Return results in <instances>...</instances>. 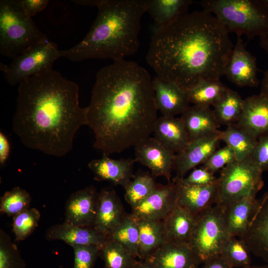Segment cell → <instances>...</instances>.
<instances>
[{"label":"cell","mask_w":268,"mask_h":268,"mask_svg":"<svg viewBox=\"0 0 268 268\" xmlns=\"http://www.w3.org/2000/svg\"><path fill=\"white\" fill-rule=\"evenodd\" d=\"M86 108L93 146L103 155L135 147L150 137L158 118L150 74L126 60L104 67L96 74Z\"/></svg>","instance_id":"cell-1"},{"label":"cell","mask_w":268,"mask_h":268,"mask_svg":"<svg viewBox=\"0 0 268 268\" xmlns=\"http://www.w3.org/2000/svg\"><path fill=\"white\" fill-rule=\"evenodd\" d=\"M226 28L204 9L154 30L146 55L156 76L186 91L201 80L224 75L233 45Z\"/></svg>","instance_id":"cell-2"},{"label":"cell","mask_w":268,"mask_h":268,"mask_svg":"<svg viewBox=\"0 0 268 268\" xmlns=\"http://www.w3.org/2000/svg\"><path fill=\"white\" fill-rule=\"evenodd\" d=\"M79 91L76 82L54 69L20 84L12 129L22 143L56 157L68 153L77 131L87 126Z\"/></svg>","instance_id":"cell-3"},{"label":"cell","mask_w":268,"mask_h":268,"mask_svg":"<svg viewBox=\"0 0 268 268\" xmlns=\"http://www.w3.org/2000/svg\"><path fill=\"white\" fill-rule=\"evenodd\" d=\"M96 6L98 12L88 32L73 47L61 50V58L72 62L89 59L126 60L139 47L141 21L147 0H73Z\"/></svg>","instance_id":"cell-4"},{"label":"cell","mask_w":268,"mask_h":268,"mask_svg":"<svg viewBox=\"0 0 268 268\" xmlns=\"http://www.w3.org/2000/svg\"><path fill=\"white\" fill-rule=\"evenodd\" d=\"M200 3L237 36L244 35L250 40L268 34V6L263 0H204Z\"/></svg>","instance_id":"cell-5"},{"label":"cell","mask_w":268,"mask_h":268,"mask_svg":"<svg viewBox=\"0 0 268 268\" xmlns=\"http://www.w3.org/2000/svg\"><path fill=\"white\" fill-rule=\"evenodd\" d=\"M19 0H0V53L12 59L47 40Z\"/></svg>","instance_id":"cell-6"},{"label":"cell","mask_w":268,"mask_h":268,"mask_svg":"<svg viewBox=\"0 0 268 268\" xmlns=\"http://www.w3.org/2000/svg\"><path fill=\"white\" fill-rule=\"evenodd\" d=\"M263 172L249 157L235 160L220 171L215 205L224 210L250 195H257L264 186Z\"/></svg>","instance_id":"cell-7"},{"label":"cell","mask_w":268,"mask_h":268,"mask_svg":"<svg viewBox=\"0 0 268 268\" xmlns=\"http://www.w3.org/2000/svg\"><path fill=\"white\" fill-rule=\"evenodd\" d=\"M231 236L224 211L214 205L197 216L195 227L189 243L200 263L220 255Z\"/></svg>","instance_id":"cell-8"},{"label":"cell","mask_w":268,"mask_h":268,"mask_svg":"<svg viewBox=\"0 0 268 268\" xmlns=\"http://www.w3.org/2000/svg\"><path fill=\"white\" fill-rule=\"evenodd\" d=\"M60 51L55 43L48 39L13 59L9 65L0 63V70L9 84L19 85L31 77L52 70L55 62L61 58Z\"/></svg>","instance_id":"cell-9"},{"label":"cell","mask_w":268,"mask_h":268,"mask_svg":"<svg viewBox=\"0 0 268 268\" xmlns=\"http://www.w3.org/2000/svg\"><path fill=\"white\" fill-rule=\"evenodd\" d=\"M134 147L135 162L148 168L154 177H164L171 182L176 153L155 137H149Z\"/></svg>","instance_id":"cell-10"},{"label":"cell","mask_w":268,"mask_h":268,"mask_svg":"<svg viewBox=\"0 0 268 268\" xmlns=\"http://www.w3.org/2000/svg\"><path fill=\"white\" fill-rule=\"evenodd\" d=\"M175 182L157 184L152 192L141 203L132 208L131 214L136 219L163 220L176 207Z\"/></svg>","instance_id":"cell-11"},{"label":"cell","mask_w":268,"mask_h":268,"mask_svg":"<svg viewBox=\"0 0 268 268\" xmlns=\"http://www.w3.org/2000/svg\"><path fill=\"white\" fill-rule=\"evenodd\" d=\"M224 75L240 87H257L259 84L255 57L247 49L241 37L237 36Z\"/></svg>","instance_id":"cell-12"},{"label":"cell","mask_w":268,"mask_h":268,"mask_svg":"<svg viewBox=\"0 0 268 268\" xmlns=\"http://www.w3.org/2000/svg\"><path fill=\"white\" fill-rule=\"evenodd\" d=\"M99 194L93 186L71 194L65 204V222L76 226L93 227Z\"/></svg>","instance_id":"cell-13"},{"label":"cell","mask_w":268,"mask_h":268,"mask_svg":"<svg viewBox=\"0 0 268 268\" xmlns=\"http://www.w3.org/2000/svg\"><path fill=\"white\" fill-rule=\"evenodd\" d=\"M220 132L190 141L183 151L176 154L175 178H184L190 170L205 162L217 149L221 141Z\"/></svg>","instance_id":"cell-14"},{"label":"cell","mask_w":268,"mask_h":268,"mask_svg":"<svg viewBox=\"0 0 268 268\" xmlns=\"http://www.w3.org/2000/svg\"><path fill=\"white\" fill-rule=\"evenodd\" d=\"M247 245L251 253L268 264V192L259 199L245 233L240 237Z\"/></svg>","instance_id":"cell-15"},{"label":"cell","mask_w":268,"mask_h":268,"mask_svg":"<svg viewBox=\"0 0 268 268\" xmlns=\"http://www.w3.org/2000/svg\"><path fill=\"white\" fill-rule=\"evenodd\" d=\"M177 204L195 216L215 205L218 193L217 183L208 186H195L184 183L174 178Z\"/></svg>","instance_id":"cell-16"},{"label":"cell","mask_w":268,"mask_h":268,"mask_svg":"<svg viewBox=\"0 0 268 268\" xmlns=\"http://www.w3.org/2000/svg\"><path fill=\"white\" fill-rule=\"evenodd\" d=\"M153 268H197L201 264L187 244L165 242L145 259Z\"/></svg>","instance_id":"cell-17"},{"label":"cell","mask_w":268,"mask_h":268,"mask_svg":"<svg viewBox=\"0 0 268 268\" xmlns=\"http://www.w3.org/2000/svg\"><path fill=\"white\" fill-rule=\"evenodd\" d=\"M152 86L157 109L162 116L175 117L189 106L187 91L177 84L156 76Z\"/></svg>","instance_id":"cell-18"},{"label":"cell","mask_w":268,"mask_h":268,"mask_svg":"<svg viewBox=\"0 0 268 268\" xmlns=\"http://www.w3.org/2000/svg\"><path fill=\"white\" fill-rule=\"evenodd\" d=\"M126 214L115 191L112 188H104L99 192L93 227L109 238Z\"/></svg>","instance_id":"cell-19"},{"label":"cell","mask_w":268,"mask_h":268,"mask_svg":"<svg viewBox=\"0 0 268 268\" xmlns=\"http://www.w3.org/2000/svg\"><path fill=\"white\" fill-rule=\"evenodd\" d=\"M135 162L134 159L131 158L113 159L103 155L101 158L89 162L88 167L96 181H109L125 188L134 176L133 167Z\"/></svg>","instance_id":"cell-20"},{"label":"cell","mask_w":268,"mask_h":268,"mask_svg":"<svg viewBox=\"0 0 268 268\" xmlns=\"http://www.w3.org/2000/svg\"><path fill=\"white\" fill-rule=\"evenodd\" d=\"M237 124L257 139L268 134V99L260 93L244 99Z\"/></svg>","instance_id":"cell-21"},{"label":"cell","mask_w":268,"mask_h":268,"mask_svg":"<svg viewBox=\"0 0 268 268\" xmlns=\"http://www.w3.org/2000/svg\"><path fill=\"white\" fill-rule=\"evenodd\" d=\"M45 237L49 241L62 240L71 247L83 245L102 247L109 239L93 227L73 225L65 222L50 227Z\"/></svg>","instance_id":"cell-22"},{"label":"cell","mask_w":268,"mask_h":268,"mask_svg":"<svg viewBox=\"0 0 268 268\" xmlns=\"http://www.w3.org/2000/svg\"><path fill=\"white\" fill-rule=\"evenodd\" d=\"M190 141L218 132L220 124L210 107L189 106L180 117Z\"/></svg>","instance_id":"cell-23"},{"label":"cell","mask_w":268,"mask_h":268,"mask_svg":"<svg viewBox=\"0 0 268 268\" xmlns=\"http://www.w3.org/2000/svg\"><path fill=\"white\" fill-rule=\"evenodd\" d=\"M153 133L156 139L176 154L183 151L190 142L180 118L164 116L158 118Z\"/></svg>","instance_id":"cell-24"},{"label":"cell","mask_w":268,"mask_h":268,"mask_svg":"<svg viewBox=\"0 0 268 268\" xmlns=\"http://www.w3.org/2000/svg\"><path fill=\"white\" fill-rule=\"evenodd\" d=\"M196 219L197 216L177 205L162 220L166 242L189 244Z\"/></svg>","instance_id":"cell-25"},{"label":"cell","mask_w":268,"mask_h":268,"mask_svg":"<svg viewBox=\"0 0 268 268\" xmlns=\"http://www.w3.org/2000/svg\"><path fill=\"white\" fill-rule=\"evenodd\" d=\"M259 200L250 195L236 202L224 211L228 231L231 236L241 237L247 230L257 209Z\"/></svg>","instance_id":"cell-26"},{"label":"cell","mask_w":268,"mask_h":268,"mask_svg":"<svg viewBox=\"0 0 268 268\" xmlns=\"http://www.w3.org/2000/svg\"><path fill=\"white\" fill-rule=\"evenodd\" d=\"M191 0H147L146 12L152 19L155 30L166 27L188 13Z\"/></svg>","instance_id":"cell-27"},{"label":"cell","mask_w":268,"mask_h":268,"mask_svg":"<svg viewBox=\"0 0 268 268\" xmlns=\"http://www.w3.org/2000/svg\"><path fill=\"white\" fill-rule=\"evenodd\" d=\"M139 229L138 258L145 260L166 242L162 221L137 220Z\"/></svg>","instance_id":"cell-28"},{"label":"cell","mask_w":268,"mask_h":268,"mask_svg":"<svg viewBox=\"0 0 268 268\" xmlns=\"http://www.w3.org/2000/svg\"><path fill=\"white\" fill-rule=\"evenodd\" d=\"M220 138L233 150L237 161L250 157L258 140L237 123L228 126L220 131Z\"/></svg>","instance_id":"cell-29"},{"label":"cell","mask_w":268,"mask_h":268,"mask_svg":"<svg viewBox=\"0 0 268 268\" xmlns=\"http://www.w3.org/2000/svg\"><path fill=\"white\" fill-rule=\"evenodd\" d=\"M228 88L220 80H201L187 91L190 103L194 105L213 106Z\"/></svg>","instance_id":"cell-30"},{"label":"cell","mask_w":268,"mask_h":268,"mask_svg":"<svg viewBox=\"0 0 268 268\" xmlns=\"http://www.w3.org/2000/svg\"><path fill=\"white\" fill-rule=\"evenodd\" d=\"M243 103L244 99L237 92L228 88L213 106L219 124L226 127L236 124L240 117Z\"/></svg>","instance_id":"cell-31"},{"label":"cell","mask_w":268,"mask_h":268,"mask_svg":"<svg viewBox=\"0 0 268 268\" xmlns=\"http://www.w3.org/2000/svg\"><path fill=\"white\" fill-rule=\"evenodd\" d=\"M109 238L115 241L138 258L139 229L137 219L127 214L110 234Z\"/></svg>","instance_id":"cell-32"},{"label":"cell","mask_w":268,"mask_h":268,"mask_svg":"<svg viewBox=\"0 0 268 268\" xmlns=\"http://www.w3.org/2000/svg\"><path fill=\"white\" fill-rule=\"evenodd\" d=\"M99 257L104 268H134L138 262L128 250L110 238L101 247Z\"/></svg>","instance_id":"cell-33"},{"label":"cell","mask_w":268,"mask_h":268,"mask_svg":"<svg viewBox=\"0 0 268 268\" xmlns=\"http://www.w3.org/2000/svg\"><path fill=\"white\" fill-rule=\"evenodd\" d=\"M157 184L154 177L147 172L134 175L125 188V199L132 208L143 201L154 190Z\"/></svg>","instance_id":"cell-34"},{"label":"cell","mask_w":268,"mask_h":268,"mask_svg":"<svg viewBox=\"0 0 268 268\" xmlns=\"http://www.w3.org/2000/svg\"><path fill=\"white\" fill-rule=\"evenodd\" d=\"M251 253L242 239L230 236L224 244L220 256L232 268H245L251 265Z\"/></svg>","instance_id":"cell-35"},{"label":"cell","mask_w":268,"mask_h":268,"mask_svg":"<svg viewBox=\"0 0 268 268\" xmlns=\"http://www.w3.org/2000/svg\"><path fill=\"white\" fill-rule=\"evenodd\" d=\"M31 197L25 190L15 187L4 193L0 198V211L8 216H14L30 208Z\"/></svg>","instance_id":"cell-36"},{"label":"cell","mask_w":268,"mask_h":268,"mask_svg":"<svg viewBox=\"0 0 268 268\" xmlns=\"http://www.w3.org/2000/svg\"><path fill=\"white\" fill-rule=\"evenodd\" d=\"M40 217L39 211L35 208H29L13 216L12 231L15 241L27 239L38 226Z\"/></svg>","instance_id":"cell-37"},{"label":"cell","mask_w":268,"mask_h":268,"mask_svg":"<svg viewBox=\"0 0 268 268\" xmlns=\"http://www.w3.org/2000/svg\"><path fill=\"white\" fill-rule=\"evenodd\" d=\"M16 245L2 229H0V268H25Z\"/></svg>","instance_id":"cell-38"},{"label":"cell","mask_w":268,"mask_h":268,"mask_svg":"<svg viewBox=\"0 0 268 268\" xmlns=\"http://www.w3.org/2000/svg\"><path fill=\"white\" fill-rule=\"evenodd\" d=\"M72 247L74 252L73 268H94L100 256L101 247L96 245H83Z\"/></svg>","instance_id":"cell-39"},{"label":"cell","mask_w":268,"mask_h":268,"mask_svg":"<svg viewBox=\"0 0 268 268\" xmlns=\"http://www.w3.org/2000/svg\"><path fill=\"white\" fill-rule=\"evenodd\" d=\"M236 160L235 153L228 145L213 152L202 164V167L213 174Z\"/></svg>","instance_id":"cell-40"},{"label":"cell","mask_w":268,"mask_h":268,"mask_svg":"<svg viewBox=\"0 0 268 268\" xmlns=\"http://www.w3.org/2000/svg\"><path fill=\"white\" fill-rule=\"evenodd\" d=\"M250 157L263 172L268 170V134L258 138Z\"/></svg>","instance_id":"cell-41"},{"label":"cell","mask_w":268,"mask_h":268,"mask_svg":"<svg viewBox=\"0 0 268 268\" xmlns=\"http://www.w3.org/2000/svg\"><path fill=\"white\" fill-rule=\"evenodd\" d=\"M180 178L184 183L195 186H208L218 182V178L215 176L214 174L202 166L193 169L187 177Z\"/></svg>","instance_id":"cell-42"},{"label":"cell","mask_w":268,"mask_h":268,"mask_svg":"<svg viewBox=\"0 0 268 268\" xmlns=\"http://www.w3.org/2000/svg\"><path fill=\"white\" fill-rule=\"evenodd\" d=\"M19 2L25 14L32 17L45 9L49 3V0H19Z\"/></svg>","instance_id":"cell-43"},{"label":"cell","mask_w":268,"mask_h":268,"mask_svg":"<svg viewBox=\"0 0 268 268\" xmlns=\"http://www.w3.org/2000/svg\"><path fill=\"white\" fill-rule=\"evenodd\" d=\"M10 150L9 140L6 136L0 132V164L4 165L8 158Z\"/></svg>","instance_id":"cell-44"},{"label":"cell","mask_w":268,"mask_h":268,"mask_svg":"<svg viewBox=\"0 0 268 268\" xmlns=\"http://www.w3.org/2000/svg\"><path fill=\"white\" fill-rule=\"evenodd\" d=\"M201 268H232L219 255L204 262Z\"/></svg>","instance_id":"cell-45"},{"label":"cell","mask_w":268,"mask_h":268,"mask_svg":"<svg viewBox=\"0 0 268 268\" xmlns=\"http://www.w3.org/2000/svg\"><path fill=\"white\" fill-rule=\"evenodd\" d=\"M260 93L268 99V68L266 71L261 81Z\"/></svg>","instance_id":"cell-46"},{"label":"cell","mask_w":268,"mask_h":268,"mask_svg":"<svg viewBox=\"0 0 268 268\" xmlns=\"http://www.w3.org/2000/svg\"><path fill=\"white\" fill-rule=\"evenodd\" d=\"M260 38V45L261 47L266 51L268 56V34Z\"/></svg>","instance_id":"cell-47"},{"label":"cell","mask_w":268,"mask_h":268,"mask_svg":"<svg viewBox=\"0 0 268 268\" xmlns=\"http://www.w3.org/2000/svg\"><path fill=\"white\" fill-rule=\"evenodd\" d=\"M134 268H153L152 266L146 260L138 261Z\"/></svg>","instance_id":"cell-48"},{"label":"cell","mask_w":268,"mask_h":268,"mask_svg":"<svg viewBox=\"0 0 268 268\" xmlns=\"http://www.w3.org/2000/svg\"><path fill=\"white\" fill-rule=\"evenodd\" d=\"M245 268H268V264L261 266H250Z\"/></svg>","instance_id":"cell-49"},{"label":"cell","mask_w":268,"mask_h":268,"mask_svg":"<svg viewBox=\"0 0 268 268\" xmlns=\"http://www.w3.org/2000/svg\"><path fill=\"white\" fill-rule=\"evenodd\" d=\"M263 1L268 6V0H263Z\"/></svg>","instance_id":"cell-50"},{"label":"cell","mask_w":268,"mask_h":268,"mask_svg":"<svg viewBox=\"0 0 268 268\" xmlns=\"http://www.w3.org/2000/svg\"></svg>","instance_id":"cell-51"},{"label":"cell","mask_w":268,"mask_h":268,"mask_svg":"<svg viewBox=\"0 0 268 268\" xmlns=\"http://www.w3.org/2000/svg\"></svg>","instance_id":"cell-52"}]
</instances>
